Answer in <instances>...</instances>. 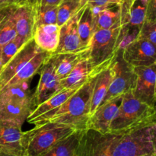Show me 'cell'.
Instances as JSON below:
<instances>
[{
	"label": "cell",
	"instance_id": "cell-1",
	"mask_svg": "<svg viewBox=\"0 0 156 156\" xmlns=\"http://www.w3.org/2000/svg\"><path fill=\"white\" fill-rule=\"evenodd\" d=\"M97 76L80 87L61 106L32 120L30 124L57 123L69 125L77 129H86L87 123L90 117L91 94Z\"/></svg>",
	"mask_w": 156,
	"mask_h": 156
},
{
	"label": "cell",
	"instance_id": "cell-2",
	"mask_svg": "<svg viewBox=\"0 0 156 156\" xmlns=\"http://www.w3.org/2000/svg\"><path fill=\"white\" fill-rule=\"evenodd\" d=\"M34 126L23 133V156L41 155L59 141L78 130L69 125L57 123Z\"/></svg>",
	"mask_w": 156,
	"mask_h": 156
},
{
	"label": "cell",
	"instance_id": "cell-3",
	"mask_svg": "<svg viewBox=\"0 0 156 156\" xmlns=\"http://www.w3.org/2000/svg\"><path fill=\"white\" fill-rule=\"evenodd\" d=\"M156 152V124L152 120L120 134L111 156L152 155Z\"/></svg>",
	"mask_w": 156,
	"mask_h": 156
},
{
	"label": "cell",
	"instance_id": "cell-4",
	"mask_svg": "<svg viewBox=\"0 0 156 156\" xmlns=\"http://www.w3.org/2000/svg\"><path fill=\"white\" fill-rule=\"evenodd\" d=\"M153 107L142 102L132 90L123 94L121 103L109 129V133L123 134L152 120Z\"/></svg>",
	"mask_w": 156,
	"mask_h": 156
},
{
	"label": "cell",
	"instance_id": "cell-5",
	"mask_svg": "<svg viewBox=\"0 0 156 156\" xmlns=\"http://www.w3.org/2000/svg\"><path fill=\"white\" fill-rule=\"evenodd\" d=\"M120 21L108 29L95 31L89 48V59L94 66L111 62L120 50Z\"/></svg>",
	"mask_w": 156,
	"mask_h": 156
},
{
	"label": "cell",
	"instance_id": "cell-6",
	"mask_svg": "<svg viewBox=\"0 0 156 156\" xmlns=\"http://www.w3.org/2000/svg\"><path fill=\"white\" fill-rule=\"evenodd\" d=\"M120 136V134H104L93 129H84L76 156H111L114 145Z\"/></svg>",
	"mask_w": 156,
	"mask_h": 156
},
{
	"label": "cell",
	"instance_id": "cell-7",
	"mask_svg": "<svg viewBox=\"0 0 156 156\" xmlns=\"http://www.w3.org/2000/svg\"><path fill=\"white\" fill-rule=\"evenodd\" d=\"M113 68L114 71V77L101 105L111 98L122 95L126 91L133 90L135 85L136 76L134 68L123 59L122 49H120L116 54L113 62Z\"/></svg>",
	"mask_w": 156,
	"mask_h": 156
},
{
	"label": "cell",
	"instance_id": "cell-8",
	"mask_svg": "<svg viewBox=\"0 0 156 156\" xmlns=\"http://www.w3.org/2000/svg\"><path fill=\"white\" fill-rule=\"evenodd\" d=\"M122 56L133 67L148 66L156 62V47L148 40L137 37L122 49Z\"/></svg>",
	"mask_w": 156,
	"mask_h": 156
},
{
	"label": "cell",
	"instance_id": "cell-9",
	"mask_svg": "<svg viewBox=\"0 0 156 156\" xmlns=\"http://www.w3.org/2000/svg\"><path fill=\"white\" fill-rule=\"evenodd\" d=\"M133 68L136 76L135 85L132 90L133 95L142 102L153 107L156 101V64Z\"/></svg>",
	"mask_w": 156,
	"mask_h": 156
},
{
	"label": "cell",
	"instance_id": "cell-10",
	"mask_svg": "<svg viewBox=\"0 0 156 156\" xmlns=\"http://www.w3.org/2000/svg\"><path fill=\"white\" fill-rule=\"evenodd\" d=\"M113 61L100 66H94L89 57L83 59L79 62L66 77L60 79L59 81L60 90L64 88H80L86 82L91 80L92 78L100 74L105 69L112 63Z\"/></svg>",
	"mask_w": 156,
	"mask_h": 156
},
{
	"label": "cell",
	"instance_id": "cell-11",
	"mask_svg": "<svg viewBox=\"0 0 156 156\" xmlns=\"http://www.w3.org/2000/svg\"><path fill=\"white\" fill-rule=\"evenodd\" d=\"M22 125L8 120H0V152L23 156Z\"/></svg>",
	"mask_w": 156,
	"mask_h": 156
},
{
	"label": "cell",
	"instance_id": "cell-12",
	"mask_svg": "<svg viewBox=\"0 0 156 156\" xmlns=\"http://www.w3.org/2000/svg\"><path fill=\"white\" fill-rule=\"evenodd\" d=\"M41 50L34 38L29 40L3 68L0 74V90L3 89L24 66Z\"/></svg>",
	"mask_w": 156,
	"mask_h": 156
},
{
	"label": "cell",
	"instance_id": "cell-13",
	"mask_svg": "<svg viewBox=\"0 0 156 156\" xmlns=\"http://www.w3.org/2000/svg\"><path fill=\"white\" fill-rule=\"evenodd\" d=\"M122 97L123 94L111 98L102 104L89 117L87 123V129H93L101 133H109L110 126L118 111Z\"/></svg>",
	"mask_w": 156,
	"mask_h": 156
},
{
	"label": "cell",
	"instance_id": "cell-14",
	"mask_svg": "<svg viewBox=\"0 0 156 156\" xmlns=\"http://www.w3.org/2000/svg\"><path fill=\"white\" fill-rule=\"evenodd\" d=\"M59 81L60 79L56 75L53 67L47 60L41 67L39 82L34 92L35 106L43 103L60 91Z\"/></svg>",
	"mask_w": 156,
	"mask_h": 156
},
{
	"label": "cell",
	"instance_id": "cell-15",
	"mask_svg": "<svg viewBox=\"0 0 156 156\" xmlns=\"http://www.w3.org/2000/svg\"><path fill=\"white\" fill-rule=\"evenodd\" d=\"M89 48H83L77 51L69 53H53L50 55L47 61L53 67L59 79H62L66 77L79 62L89 57Z\"/></svg>",
	"mask_w": 156,
	"mask_h": 156
},
{
	"label": "cell",
	"instance_id": "cell-16",
	"mask_svg": "<svg viewBox=\"0 0 156 156\" xmlns=\"http://www.w3.org/2000/svg\"><path fill=\"white\" fill-rule=\"evenodd\" d=\"M84 6H82L80 10L76 15H73L67 22L60 27L59 46L56 52H54L55 53H69L83 49L81 47L78 32V21L83 11Z\"/></svg>",
	"mask_w": 156,
	"mask_h": 156
},
{
	"label": "cell",
	"instance_id": "cell-17",
	"mask_svg": "<svg viewBox=\"0 0 156 156\" xmlns=\"http://www.w3.org/2000/svg\"><path fill=\"white\" fill-rule=\"evenodd\" d=\"M37 5H15L13 18L18 36L26 41L33 38L35 30V8Z\"/></svg>",
	"mask_w": 156,
	"mask_h": 156
},
{
	"label": "cell",
	"instance_id": "cell-18",
	"mask_svg": "<svg viewBox=\"0 0 156 156\" xmlns=\"http://www.w3.org/2000/svg\"><path fill=\"white\" fill-rule=\"evenodd\" d=\"M60 27L56 24H43L35 27L33 38L37 45L44 51L53 53L59 43Z\"/></svg>",
	"mask_w": 156,
	"mask_h": 156
},
{
	"label": "cell",
	"instance_id": "cell-19",
	"mask_svg": "<svg viewBox=\"0 0 156 156\" xmlns=\"http://www.w3.org/2000/svg\"><path fill=\"white\" fill-rule=\"evenodd\" d=\"M113 62L97 76L94 88H93L92 94H91L90 117L97 111V109L101 105L102 101L106 96L110 84H111L114 75Z\"/></svg>",
	"mask_w": 156,
	"mask_h": 156
},
{
	"label": "cell",
	"instance_id": "cell-20",
	"mask_svg": "<svg viewBox=\"0 0 156 156\" xmlns=\"http://www.w3.org/2000/svg\"><path fill=\"white\" fill-rule=\"evenodd\" d=\"M79 88H64L59 91L50 98L37 105L28 116L27 121L30 123L32 120L59 108L70 97H72L79 90Z\"/></svg>",
	"mask_w": 156,
	"mask_h": 156
},
{
	"label": "cell",
	"instance_id": "cell-21",
	"mask_svg": "<svg viewBox=\"0 0 156 156\" xmlns=\"http://www.w3.org/2000/svg\"><path fill=\"white\" fill-rule=\"evenodd\" d=\"M33 110L32 107L0 98V120H8L23 125Z\"/></svg>",
	"mask_w": 156,
	"mask_h": 156
},
{
	"label": "cell",
	"instance_id": "cell-22",
	"mask_svg": "<svg viewBox=\"0 0 156 156\" xmlns=\"http://www.w3.org/2000/svg\"><path fill=\"white\" fill-rule=\"evenodd\" d=\"M27 82L10 85L0 91V98L12 101L23 105L32 107L34 109V93L31 92Z\"/></svg>",
	"mask_w": 156,
	"mask_h": 156
},
{
	"label": "cell",
	"instance_id": "cell-23",
	"mask_svg": "<svg viewBox=\"0 0 156 156\" xmlns=\"http://www.w3.org/2000/svg\"><path fill=\"white\" fill-rule=\"evenodd\" d=\"M96 20L88 4L84 6L83 11L78 21V32L82 48H89L91 39L95 33Z\"/></svg>",
	"mask_w": 156,
	"mask_h": 156
},
{
	"label": "cell",
	"instance_id": "cell-24",
	"mask_svg": "<svg viewBox=\"0 0 156 156\" xmlns=\"http://www.w3.org/2000/svg\"><path fill=\"white\" fill-rule=\"evenodd\" d=\"M91 9L93 15L95 17V31L102 29L111 28L120 21L121 5H113L104 7H91Z\"/></svg>",
	"mask_w": 156,
	"mask_h": 156
},
{
	"label": "cell",
	"instance_id": "cell-25",
	"mask_svg": "<svg viewBox=\"0 0 156 156\" xmlns=\"http://www.w3.org/2000/svg\"><path fill=\"white\" fill-rule=\"evenodd\" d=\"M50 55V53L41 50L27 64L24 66V67L11 79L10 82L5 88L10 86V85H16V84L22 83V82L29 81V79H31L41 69L43 65L47 60Z\"/></svg>",
	"mask_w": 156,
	"mask_h": 156
},
{
	"label": "cell",
	"instance_id": "cell-26",
	"mask_svg": "<svg viewBox=\"0 0 156 156\" xmlns=\"http://www.w3.org/2000/svg\"><path fill=\"white\" fill-rule=\"evenodd\" d=\"M15 5L0 7V48L18 36L13 18Z\"/></svg>",
	"mask_w": 156,
	"mask_h": 156
},
{
	"label": "cell",
	"instance_id": "cell-27",
	"mask_svg": "<svg viewBox=\"0 0 156 156\" xmlns=\"http://www.w3.org/2000/svg\"><path fill=\"white\" fill-rule=\"evenodd\" d=\"M84 129H78L56 143L51 149L40 156H76L79 140Z\"/></svg>",
	"mask_w": 156,
	"mask_h": 156
},
{
	"label": "cell",
	"instance_id": "cell-28",
	"mask_svg": "<svg viewBox=\"0 0 156 156\" xmlns=\"http://www.w3.org/2000/svg\"><path fill=\"white\" fill-rule=\"evenodd\" d=\"M84 6V5H83ZM82 7V0H61L57 5V23L61 27Z\"/></svg>",
	"mask_w": 156,
	"mask_h": 156
},
{
	"label": "cell",
	"instance_id": "cell-29",
	"mask_svg": "<svg viewBox=\"0 0 156 156\" xmlns=\"http://www.w3.org/2000/svg\"><path fill=\"white\" fill-rule=\"evenodd\" d=\"M57 23V6L37 5L35 8V27L43 24Z\"/></svg>",
	"mask_w": 156,
	"mask_h": 156
},
{
	"label": "cell",
	"instance_id": "cell-30",
	"mask_svg": "<svg viewBox=\"0 0 156 156\" xmlns=\"http://www.w3.org/2000/svg\"><path fill=\"white\" fill-rule=\"evenodd\" d=\"M28 41L23 39L19 36H17L12 41H9L5 44L1 48L2 61L3 68L15 56L17 53L21 49V47Z\"/></svg>",
	"mask_w": 156,
	"mask_h": 156
},
{
	"label": "cell",
	"instance_id": "cell-31",
	"mask_svg": "<svg viewBox=\"0 0 156 156\" xmlns=\"http://www.w3.org/2000/svg\"><path fill=\"white\" fill-rule=\"evenodd\" d=\"M138 37L148 40L156 47V22L145 21L140 28Z\"/></svg>",
	"mask_w": 156,
	"mask_h": 156
},
{
	"label": "cell",
	"instance_id": "cell-32",
	"mask_svg": "<svg viewBox=\"0 0 156 156\" xmlns=\"http://www.w3.org/2000/svg\"><path fill=\"white\" fill-rule=\"evenodd\" d=\"M124 0H89L87 4L91 7H104V6L119 5H121Z\"/></svg>",
	"mask_w": 156,
	"mask_h": 156
},
{
	"label": "cell",
	"instance_id": "cell-33",
	"mask_svg": "<svg viewBox=\"0 0 156 156\" xmlns=\"http://www.w3.org/2000/svg\"><path fill=\"white\" fill-rule=\"evenodd\" d=\"M146 22H156V0H149L146 11Z\"/></svg>",
	"mask_w": 156,
	"mask_h": 156
},
{
	"label": "cell",
	"instance_id": "cell-34",
	"mask_svg": "<svg viewBox=\"0 0 156 156\" xmlns=\"http://www.w3.org/2000/svg\"><path fill=\"white\" fill-rule=\"evenodd\" d=\"M26 4L37 5V0H0V7L10 5H21Z\"/></svg>",
	"mask_w": 156,
	"mask_h": 156
},
{
	"label": "cell",
	"instance_id": "cell-35",
	"mask_svg": "<svg viewBox=\"0 0 156 156\" xmlns=\"http://www.w3.org/2000/svg\"><path fill=\"white\" fill-rule=\"evenodd\" d=\"M61 0H41L39 5H56L59 4Z\"/></svg>",
	"mask_w": 156,
	"mask_h": 156
},
{
	"label": "cell",
	"instance_id": "cell-36",
	"mask_svg": "<svg viewBox=\"0 0 156 156\" xmlns=\"http://www.w3.org/2000/svg\"><path fill=\"white\" fill-rule=\"evenodd\" d=\"M152 121L156 123V101L153 106V114L152 116Z\"/></svg>",
	"mask_w": 156,
	"mask_h": 156
},
{
	"label": "cell",
	"instance_id": "cell-37",
	"mask_svg": "<svg viewBox=\"0 0 156 156\" xmlns=\"http://www.w3.org/2000/svg\"><path fill=\"white\" fill-rule=\"evenodd\" d=\"M3 69V65L2 61V53H1V48H0V74H1L2 71Z\"/></svg>",
	"mask_w": 156,
	"mask_h": 156
},
{
	"label": "cell",
	"instance_id": "cell-38",
	"mask_svg": "<svg viewBox=\"0 0 156 156\" xmlns=\"http://www.w3.org/2000/svg\"><path fill=\"white\" fill-rule=\"evenodd\" d=\"M88 1H89V0H82V6L85 5H86L87 3L88 2Z\"/></svg>",
	"mask_w": 156,
	"mask_h": 156
},
{
	"label": "cell",
	"instance_id": "cell-39",
	"mask_svg": "<svg viewBox=\"0 0 156 156\" xmlns=\"http://www.w3.org/2000/svg\"><path fill=\"white\" fill-rule=\"evenodd\" d=\"M0 156H14V155H8V154H5V153H2V152H0Z\"/></svg>",
	"mask_w": 156,
	"mask_h": 156
},
{
	"label": "cell",
	"instance_id": "cell-40",
	"mask_svg": "<svg viewBox=\"0 0 156 156\" xmlns=\"http://www.w3.org/2000/svg\"><path fill=\"white\" fill-rule=\"evenodd\" d=\"M156 64V62H155ZM155 99H156V83H155Z\"/></svg>",
	"mask_w": 156,
	"mask_h": 156
},
{
	"label": "cell",
	"instance_id": "cell-41",
	"mask_svg": "<svg viewBox=\"0 0 156 156\" xmlns=\"http://www.w3.org/2000/svg\"><path fill=\"white\" fill-rule=\"evenodd\" d=\"M151 156H156V152H154V153L152 154V155H151Z\"/></svg>",
	"mask_w": 156,
	"mask_h": 156
},
{
	"label": "cell",
	"instance_id": "cell-42",
	"mask_svg": "<svg viewBox=\"0 0 156 156\" xmlns=\"http://www.w3.org/2000/svg\"><path fill=\"white\" fill-rule=\"evenodd\" d=\"M41 0H37V5L40 4V2H41Z\"/></svg>",
	"mask_w": 156,
	"mask_h": 156
},
{
	"label": "cell",
	"instance_id": "cell-43",
	"mask_svg": "<svg viewBox=\"0 0 156 156\" xmlns=\"http://www.w3.org/2000/svg\"><path fill=\"white\" fill-rule=\"evenodd\" d=\"M144 156H151V155H144Z\"/></svg>",
	"mask_w": 156,
	"mask_h": 156
},
{
	"label": "cell",
	"instance_id": "cell-44",
	"mask_svg": "<svg viewBox=\"0 0 156 156\" xmlns=\"http://www.w3.org/2000/svg\"><path fill=\"white\" fill-rule=\"evenodd\" d=\"M155 124H156V123H155Z\"/></svg>",
	"mask_w": 156,
	"mask_h": 156
}]
</instances>
